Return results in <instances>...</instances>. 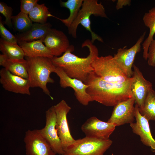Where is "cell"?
<instances>
[{"label":"cell","mask_w":155,"mask_h":155,"mask_svg":"<svg viewBox=\"0 0 155 155\" xmlns=\"http://www.w3.org/2000/svg\"><path fill=\"white\" fill-rule=\"evenodd\" d=\"M132 80V77L122 83L109 82L97 76L94 71L85 84L88 86L86 92L93 101L106 106H114L133 97L131 90Z\"/></svg>","instance_id":"cell-1"},{"label":"cell","mask_w":155,"mask_h":155,"mask_svg":"<svg viewBox=\"0 0 155 155\" xmlns=\"http://www.w3.org/2000/svg\"><path fill=\"white\" fill-rule=\"evenodd\" d=\"M87 47L89 51L86 57H79L71 52L74 46L71 45L68 49L60 57L54 56L51 58L54 65L62 68L69 77L80 80L85 83L90 74L94 71L92 63L94 59L99 56L97 48L89 39L85 40L82 47Z\"/></svg>","instance_id":"cell-2"},{"label":"cell","mask_w":155,"mask_h":155,"mask_svg":"<svg viewBox=\"0 0 155 155\" xmlns=\"http://www.w3.org/2000/svg\"><path fill=\"white\" fill-rule=\"evenodd\" d=\"M27 62V71L30 87H39L52 99L53 98L47 86L48 83H53L50 75L55 73L56 67L51 58L46 57L30 58L25 57Z\"/></svg>","instance_id":"cell-3"},{"label":"cell","mask_w":155,"mask_h":155,"mask_svg":"<svg viewBox=\"0 0 155 155\" xmlns=\"http://www.w3.org/2000/svg\"><path fill=\"white\" fill-rule=\"evenodd\" d=\"M92 15L108 18L104 8L101 3L98 2L97 0H84L77 17L71 26L68 28L69 34L74 38H76L77 28L80 24L90 33L92 38L91 40L92 43L96 40L103 42L102 39L91 30L90 17Z\"/></svg>","instance_id":"cell-4"},{"label":"cell","mask_w":155,"mask_h":155,"mask_svg":"<svg viewBox=\"0 0 155 155\" xmlns=\"http://www.w3.org/2000/svg\"><path fill=\"white\" fill-rule=\"evenodd\" d=\"M95 74L104 80L122 83L128 78L111 55L96 57L92 63Z\"/></svg>","instance_id":"cell-5"},{"label":"cell","mask_w":155,"mask_h":155,"mask_svg":"<svg viewBox=\"0 0 155 155\" xmlns=\"http://www.w3.org/2000/svg\"><path fill=\"white\" fill-rule=\"evenodd\" d=\"M112 140L86 136L75 141L64 151L63 155H104L111 145Z\"/></svg>","instance_id":"cell-6"},{"label":"cell","mask_w":155,"mask_h":155,"mask_svg":"<svg viewBox=\"0 0 155 155\" xmlns=\"http://www.w3.org/2000/svg\"><path fill=\"white\" fill-rule=\"evenodd\" d=\"M53 106L56 115V127L64 151L75 141L71 134L67 119L71 108L63 100Z\"/></svg>","instance_id":"cell-7"},{"label":"cell","mask_w":155,"mask_h":155,"mask_svg":"<svg viewBox=\"0 0 155 155\" xmlns=\"http://www.w3.org/2000/svg\"><path fill=\"white\" fill-rule=\"evenodd\" d=\"M46 125L38 130L41 135L56 154L63 155L64 150L56 128V115L53 106L46 112Z\"/></svg>","instance_id":"cell-8"},{"label":"cell","mask_w":155,"mask_h":155,"mask_svg":"<svg viewBox=\"0 0 155 155\" xmlns=\"http://www.w3.org/2000/svg\"><path fill=\"white\" fill-rule=\"evenodd\" d=\"M146 34L145 31L131 47L129 49L126 47L120 48L113 56L114 60L128 78H131L133 75L132 67L135 57L141 51V44L144 39Z\"/></svg>","instance_id":"cell-9"},{"label":"cell","mask_w":155,"mask_h":155,"mask_svg":"<svg viewBox=\"0 0 155 155\" xmlns=\"http://www.w3.org/2000/svg\"><path fill=\"white\" fill-rule=\"evenodd\" d=\"M55 73L59 78L61 87L63 88H72L74 91L77 100L81 104L87 106L90 102L93 101L86 92L88 87V85L80 80L69 77L60 67H56Z\"/></svg>","instance_id":"cell-10"},{"label":"cell","mask_w":155,"mask_h":155,"mask_svg":"<svg viewBox=\"0 0 155 155\" xmlns=\"http://www.w3.org/2000/svg\"><path fill=\"white\" fill-rule=\"evenodd\" d=\"M26 155H55L38 130H28L24 139Z\"/></svg>","instance_id":"cell-11"},{"label":"cell","mask_w":155,"mask_h":155,"mask_svg":"<svg viewBox=\"0 0 155 155\" xmlns=\"http://www.w3.org/2000/svg\"><path fill=\"white\" fill-rule=\"evenodd\" d=\"M116 125L112 123L102 121L95 117L87 120L81 126L86 136L99 139H109Z\"/></svg>","instance_id":"cell-12"},{"label":"cell","mask_w":155,"mask_h":155,"mask_svg":"<svg viewBox=\"0 0 155 155\" xmlns=\"http://www.w3.org/2000/svg\"><path fill=\"white\" fill-rule=\"evenodd\" d=\"M135 100L133 97L121 102L114 106L111 115L107 122L116 126L133 123L135 118Z\"/></svg>","instance_id":"cell-13"},{"label":"cell","mask_w":155,"mask_h":155,"mask_svg":"<svg viewBox=\"0 0 155 155\" xmlns=\"http://www.w3.org/2000/svg\"><path fill=\"white\" fill-rule=\"evenodd\" d=\"M133 80L131 85V90L135 103L139 109H142L148 94L152 88V83L146 79L139 69L133 64Z\"/></svg>","instance_id":"cell-14"},{"label":"cell","mask_w":155,"mask_h":155,"mask_svg":"<svg viewBox=\"0 0 155 155\" xmlns=\"http://www.w3.org/2000/svg\"><path fill=\"white\" fill-rule=\"evenodd\" d=\"M0 82L5 90L16 93L30 94L28 79L14 75L3 67L0 70Z\"/></svg>","instance_id":"cell-15"},{"label":"cell","mask_w":155,"mask_h":155,"mask_svg":"<svg viewBox=\"0 0 155 155\" xmlns=\"http://www.w3.org/2000/svg\"><path fill=\"white\" fill-rule=\"evenodd\" d=\"M135 107L136 122L130 124L132 131L140 136V140L144 145L155 150V140L152 135L149 120L141 114L136 103Z\"/></svg>","instance_id":"cell-16"},{"label":"cell","mask_w":155,"mask_h":155,"mask_svg":"<svg viewBox=\"0 0 155 155\" xmlns=\"http://www.w3.org/2000/svg\"><path fill=\"white\" fill-rule=\"evenodd\" d=\"M43 41L53 56L55 57H59L64 53L71 45L68 38L63 32L51 28Z\"/></svg>","instance_id":"cell-17"},{"label":"cell","mask_w":155,"mask_h":155,"mask_svg":"<svg viewBox=\"0 0 155 155\" xmlns=\"http://www.w3.org/2000/svg\"><path fill=\"white\" fill-rule=\"evenodd\" d=\"M43 39L30 42L20 41L18 44L23 50L25 57L30 58L46 57L51 58L54 57L51 51L44 45Z\"/></svg>","instance_id":"cell-18"},{"label":"cell","mask_w":155,"mask_h":155,"mask_svg":"<svg viewBox=\"0 0 155 155\" xmlns=\"http://www.w3.org/2000/svg\"><path fill=\"white\" fill-rule=\"evenodd\" d=\"M52 25L49 22L42 24L34 23L26 31L18 33L15 36L17 42H30L43 39L47 34Z\"/></svg>","instance_id":"cell-19"},{"label":"cell","mask_w":155,"mask_h":155,"mask_svg":"<svg viewBox=\"0 0 155 155\" xmlns=\"http://www.w3.org/2000/svg\"><path fill=\"white\" fill-rule=\"evenodd\" d=\"M0 65L14 75L28 79L27 62L25 59H9L4 55L0 54Z\"/></svg>","instance_id":"cell-20"},{"label":"cell","mask_w":155,"mask_h":155,"mask_svg":"<svg viewBox=\"0 0 155 155\" xmlns=\"http://www.w3.org/2000/svg\"><path fill=\"white\" fill-rule=\"evenodd\" d=\"M143 20L144 24L149 29L148 35L142 44L143 57L147 60L148 47L155 34V7L152 8L144 14Z\"/></svg>","instance_id":"cell-21"},{"label":"cell","mask_w":155,"mask_h":155,"mask_svg":"<svg viewBox=\"0 0 155 155\" xmlns=\"http://www.w3.org/2000/svg\"><path fill=\"white\" fill-rule=\"evenodd\" d=\"M84 0H68L66 2L60 1V5L61 7L68 9L70 14L68 18L66 19H61L52 15L51 13L49 17H52L61 21L68 28L72 24L77 17L80 9Z\"/></svg>","instance_id":"cell-22"},{"label":"cell","mask_w":155,"mask_h":155,"mask_svg":"<svg viewBox=\"0 0 155 155\" xmlns=\"http://www.w3.org/2000/svg\"><path fill=\"white\" fill-rule=\"evenodd\" d=\"M0 50L2 54L11 59H22L25 57L24 53L18 44L0 39Z\"/></svg>","instance_id":"cell-23"},{"label":"cell","mask_w":155,"mask_h":155,"mask_svg":"<svg viewBox=\"0 0 155 155\" xmlns=\"http://www.w3.org/2000/svg\"><path fill=\"white\" fill-rule=\"evenodd\" d=\"M139 111L149 121H155V91L153 88L148 94L143 108Z\"/></svg>","instance_id":"cell-24"},{"label":"cell","mask_w":155,"mask_h":155,"mask_svg":"<svg viewBox=\"0 0 155 155\" xmlns=\"http://www.w3.org/2000/svg\"><path fill=\"white\" fill-rule=\"evenodd\" d=\"M44 3H37L28 14L32 22L42 24L46 23L51 13Z\"/></svg>","instance_id":"cell-25"},{"label":"cell","mask_w":155,"mask_h":155,"mask_svg":"<svg viewBox=\"0 0 155 155\" xmlns=\"http://www.w3.org/2000/svg\"><path fill=\"white\" fill-rule=\"evenodd\" d=\"M12 22L14 29L20 33L29 29L33 25L28 15L20 12L17 15L13 16Z\"/></svg>","instance_id":"cell-26"},{"label":"cell","mask_w":155,"mask_h":155,"mask_svg":"<svg viewBox=\"0 0 155 155\" xmlns=\"http://www.w3.org/2000/svg\"><path fill=\"white\" fill-rule=\"evenodd\" d=\"M13 9L12 7L2 2H0V13L5 18L3 23L11 28L13 26L12 19Z\"/></svg>","instance_id":"cell-27"},{"label":"cell","mask_w":155,"mask_h":155,"mask_svg":"<svg viewBox=\"0 0 155 155\" xmlns=\"http://www.w3.org/2000/svg\"><path fill=\"white\" fill-rule=\"evenodd\" d=\"M0 34L1 38L7 42L18 44L16 38L4 26L2 21V18L0 16Z\"/></svg>","instance_id":"cell-28"},{"label":"cell","mask_w":155,"mask_h":155,"mask_svg":"<svg viewBox=\"0 0 155 155\" xmlns=\"http://www.w3.org/2000/svg\"><path fill=\"white\" fill-rule=\"evenodd\" d=\"M39 1L38 0H21L20 11L28 15Z\"/></svg>","instance_id":"cell-29"},{"label":"cell","mask_w":155,"mask_h":155,"mask_svg":"<svg viewBox=\"0 0 155 155\" xmlns=\"http://www.w3.org/2000/svg\"><path fill=\"white\" fill-rule=\"evenodd\" d=\"M148 64L150 66L155 67V38L150 44L147 56Z\"/></svg>","instance_id":"cell-30"},{"label":"cell","mask_w":155,"mask_h":155,"mask_svg":"<svg viewBox=\"0 0 155 155\" xmlns=\"http://www.w3.org/2000/svg\"><path fill=\"white\" fill-rule=\"evenodd\" d=\"M131 2L130 0H118L116 6V9L118 10L122 8L123 6L130 5Z\"/></svg>","instance_id":"cell-31"}]
</instances>
